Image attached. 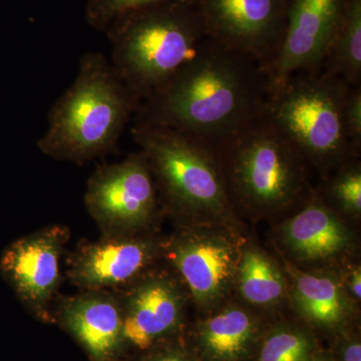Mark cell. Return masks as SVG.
Segmentation results:
<instances>
[{
    "label": "cell",
    "mask_w": 361,
    "mask_h": 361,
    "mask_svg": "<svg viewBox=\"0 0 361 361\" xmlns=\"http://www.w3.org/2000/svg\"><path fill=\"white\" fill-rule=\"evenodd\" d=\"M270 94L264 66L207 39L141 102L133 122L183 130L218 145L264 116Z\"/></svg>",
    "instance_id": "1"
},
{
    "label": "cell",
    "mask_w": 361,
    "mask_h": 361,
    "mask_svg": "<svg viewBox=\"0 0 361 361\" xmlns=\"http://www.w3.org/2000/svg\"><path fill=\"white\" fill-rule=\"evenodd\" d=\"M140 104L108 56L87 52L77 78L49 111L37 148L54 160L80 166L113 153Z\"/></svg>",
    "instance_id": "2"
},
{
    "label": "cell",
    "mask_w": 361,
    "mask_h": 361,
    "mask_svg": "<svg viewBox=\"0 0 361 361\" xmlns=\"http://www.w3.org/2000/svg\"><path fill=\"white\" fill-rule=\"evenodd\" d=\"M132 135L148 161L165 210L182 223L236 224L213 144L170 128L133 126Z\"/></svg>",
    "instance_id": "3"
},
{
    "label": "cell",
    "mask_w": 361,
    "mask_h": 361,
    "mask_svg": "<svg viewBox=\"0 0 361 361\" xmlns=\"http://www.w3.org/2000/svg\"><path fill=\"white\" fill-rule=\"evenodd\" d=\"M118 77L144 101L199 51L207 37L190 0H163L116 16L106 30Z\"/></svg>",
    "instance_id": "4"
},
{
    "label": "cell",
    "mask_w": 361,
    "mask_h": 361,
    "mask_svg": "<svg viewBox=\"0 0 361 361\" xmlns=\"http://www.w3.org/2000/svg\"><path fill=\"white\" fill-rule=\"evenodd\" d=\"M214 146L234 207L271 215L303 205L313 194L307 163L265 115Z\"/></svg>",
    "instance_id": "5"
},
{
    "label": "cell",
    "mask_w": 361,
    "mask_h": 361,
    "mask_svg": "<svg viewBox=\"0 0 361 361\" xmlns=\"http://www.w3.org/2000/svg\"><path fill=\"white\" fill-rule=\"evenodd\" d=\"M322 68L299 71L271 92L265 116L311 165L322 174L357 157L344 127L350 90Z\"/></svg>",
    "instance_id": "6"
},
{
    "label": "cell",
    "mask_w": 361,
    "mask_h": 361,
    "mask_svg": "<svg viewBox=\"0 0 361 361\" xmlns=\"http://www.w3.org/2000/svg\"><path fill=\"white\" fill-rule=\"evenodd\" d=\"M85 203L103 236L148 232L161 201L144 154L99 166L87 180Z\"/></svg>",
    "instance_id": "7"
},
{
    "label": "cell",
    "mask_w": 361,
    "mask_h": 361,
    "mask_svg": "<svg viewBox=\"0 0 361 361\" xmlns=\"http://www.w3.org/2000/svg\"><path fill=\"white\" fill-rule=\"evenodd\" d=\"M186 224L163 241L172 263L201 310L217 307L235 283L242 248L225 226Z\"/></svg>",
    "instance_id": "8"
},
{
    "label": "cell",
    "mask_w": 361,
    "mask_h": 361,
    "mask_svg": "<svg viewBox=\"0 0 361 361\" xmlns=\"http://www.w3.org/2000/svg\"><path fill=\"white\" fill-rule=\"evenodd\" d=\"M70 236L65 225L47 226L16 239L0 255V274L39 322L54 323L51 306L61 285V258Z\"/></svg>",
    "instance_id": "9"
},
{
    "label": "cell",
    "mask_w": 361,
    "mask_h": 361,
    "mask_svg": "<svg viewBox=\"0 0 361 361\" xmlns=\"http://www.w3.org/2000/svg\"><path fill=\"white\" fill-rule=\"evenodd\" d=\"M208 39L263 66L279 49L289 0H190Z\"/></svg>",
    "instance_id": "10"
},
{
    "label": "cell",
    "mask_w": 361,
    "mask_h": 361,
    "mask_svg": "<svg viewBox=\"0 0 361 361\" xmlns=\"http://www.w3.org/2000/svg\"><path fill=\"white\" fill-rule=\"evenodd\" d=\"M120 298L126 360L185 336L186 292L172 275L149 271Z\"/></svg>",
    "instance_id": "11"
},
{
    "label": "cell",
    "mask_w": 361,
    "mask_h": 361,
    "mask_svg": "<svg viewBox=\"0 0 361 361\" xmlns=\"http://www.w3.org/2000/svg\"><path fill=\"white\" fill-rule=\"evenodd\" d=\"M345 6L346 0H289L283 39L264 68L271 92L294 73L322 68Z\"/></svg>",
    "instance_id": "12"
},
{
    "label": "cell",
    "mask_w": 361,
    "mask_h": 361,
    "mask_svg": "<svg viewBox=\"0 0 361 361\" xmlns=\"http://www.w3.org/2000/svg\"><path fill=\"white\" fill-rule=\"evenodd\" d=\"M163 240L147 233L103 236L73 254L68 279L82 290L126 288L163 257Z\"/></svg>",
    "instance_id": "13"
},
{
    "label": "cell",
    "mask_w": 361,
    "mask_h": 361,
    "mask_svg": "<svg viewBox=\"0 0 361 361\" xmlns=\"http://www.w3.org/2000/svg\"><path fill=\"white\" fill-rule=\"evenodd\" d=\"M58 323L84 349L90 361L126 360L120 295L106 290H82L58 298Z\"/></svg>",
    "instance_id": "14"
},
{
    "label": "cell",
    "mask_w": 361,
    "mask_h": 361,
    "mask_svg": "<svg viewBox=\"0 0 361 361\" xmlns=\"http://www.w3.org/2000/svg\"><path fill=\"white\" fill-rule=\"evenodd\" d=\"M266 327L249 308L227 304L197 320L184 338L201 361H251Z\"/></svg>",
    "instance_id": "15"
},
{
    "label": "cell",
    "mask_w": 361,
    "mask_h": 361,
    "mask_svg": "<svg viewBox=\"0 0 361 361\" xmlns=\"http://www.w3.org/2000/svg\"><path fill=\"white\" fill-rule=\"evenodd\" d=\"M280 239L293 259L303 263L329 262L348 253L353 238L337 212L313 192L280 227Z\"/></svg>",
    "instance_id": "16"
},
{
    "label": "cell",
    "mask_w": 361,
    "mask_h": 361,
    "mask_svg": "<svg viewBox=\"0 0 361 361\" xmlns=\"http://www.w3.org/2000/svg\"><path fill=\"white\" fill-rule=\"evenodd\" d=\"M285 267L294 310L316 336L330 341L355 325V301L346 293L338 275L329 271L306 272L289 262Z\"/></svg>",
    "instance_id": "17"
},
{
    "label": "cell",
    "mask_w": 361,
    "mask_h": 361,
    "mask_svg": "<svg viewBox=\"0 0 361 361\" xmlns=\"http://www.w3.org/2000/svg\"><path fill=\"white\" fill-rule=\"evenodd\" d=\"M235 283L246 303L264 310L282 302L289 292L288 277L282 268L254 246L242 249Z\"/></svg>",
    "instance_id": "18"
},
{
    "label": "cell",
    "mask_w": 361,
    "mask_h": 361,
    "mask_svg": "<svg viewBox=\"0 0 361 361\" xmlns=\"http://www.w3.org/2000/svg\"><path fill=\"white\" fill-rule=\"evenodd\" d=\"M322 68L345 80L351 87H360L361 0H346L341 25Z\"/></svg>",
    "instance_id": "19"
},
{
    "label": "cell",
    "mask_w": 361,
    "mask_h": 361,
    "mask_svg": "<svg viewBox=\"0 0 361 361\" xmlns=\"http://www.w3.org/2000/svg\"><path fill=\"white\" fill-rule=\"evenodd\" d=\"M322 348L310 327L283 320L267 325L251 361H311Z\"/></svg>",
    "instance_id": "20"
},
{
    "label": "cell",
    "mask_w": 361,
    "mask_h": 361,
    "mask_svg": "<svg viewBox=\"0 0 361 361\" xmlns=\"http://www.w3.org/2000/svg\"><path fill=\"white\" fill-rule=\"evenodd\" d=\"M329 205L348 217H360L361 166L357 157L344 161L334 170L326 186Z\"/></svg>",
    "instance_id": "21"
},
{
    "label": "cell",
    "mask_w": 361,
    "mask_h": 361,
    "mask_svg": "<svg viewBox=\"0 0 361 361\" xmlns=\"http://www.w3.org/2000/svg\"><path fill=\"white\" fill-rule=\"evenodd\" d=\"M163 0H85V20L97 32H106L116 16Z\"/></svg>",
    "instance_id": "22"
},
{
    "label": "cell",
    "mask_w": 361,
    "mask_h": 361,
    "mask_svg": "<svg viewBox=\"0 0 361 361\" xmlns=\"http://www.w3.org/2000/svg\"><path fill=\"white\" fill-rule=\"evenodd\" d=\"M128 361H201L190 348L184 337L166 342L128 358Z\"/></svg>",
    "instance_id": "23"
},
{
    "label": "cell",
    "mask_w": 361,
    "mask_h": 361,
    "mask_svg": "<svg viewBox=\"0 0 361 361\" xmlns=\"http://www.w3.org/2000/svg\"><path fill=\"white\" fill-rule=\"evenodd\" d=\"M344 127L356 153L361 147V85L351 87L344 106Z\"/></svg>",
    "instance_id": "24"
},
{
    "label": "cell",
    "mask_w": 361,
    "mask_h": 361,
    "mask_svg": "<svg viewBox=\"0 0 361 361\" xmlns=\"http://www.w3.org/2000/svg\"><path fill=\"white\" fill-rule=\"evenodd\" d=\"M329 350L336 361H361L360 332L356 325L332 338Z\"/></svg>",
    "instance_id": "25"
},
{
    "label": "cell",
    "mask_w": 361,
    "mask_h": 361,
    "mask_svg": "<svg viewBox=\"0 0 361 361\" xmlns=\"http://www.w3.org/2000/svg\"><path fill=\"white\" fill-rule=\"evenodd\" d=\"M342 284L348 296L353 301H360L361 298V270L360 266L348 268L341 277Z\"/></svg>",
    "instance_id": "26"
},
{
    "label": "cell",
    "mask_w": 361,
    "mask_h": 361,
    "mask_svg": "<svg viewBox=\"0 0 361 361\" xmlns=\"http://www.w3.org/2000/svg\"><path fill=\"white\" fill-rule=\"evenodd\" d=\"M311 361H336V358L334 357V355H331V353L329 350V348H320L318 349L317 353H315L314 356H313L312 360Z\"/></svg>",
    "instance_id": "27"
},
{
    "label": "cell",
    "mask_w": 361,
    "mask_h": 361,
    "mask_svg": "<svg viewBox=\"0 0 361 361\" xmlns=\"http://www.w3.org/2000/svg\"><path fill=\"white\" fill-rule=\"evenodd\" d=\"M121 361H128L127 360H121Z\"/></svg>",
    "instance_id": "28"
}]
</instances>
